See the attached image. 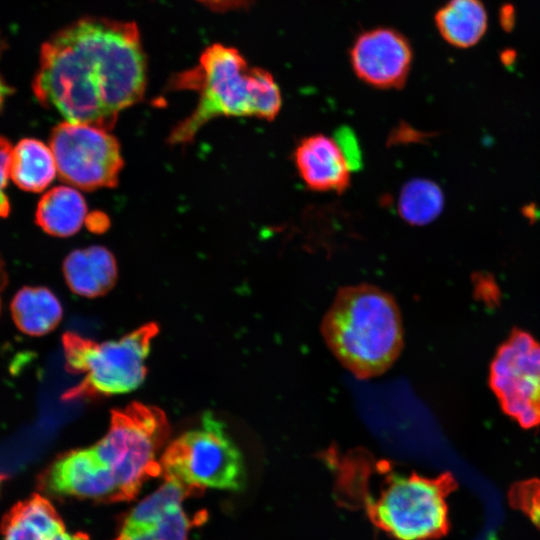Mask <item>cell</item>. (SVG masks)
<instances>
[{"instance_id": "obj_17", "label": "cell", "mask_w": 540, "mask_h": 540, "mask_svg": "<svg viewBox=\"0 0 540 540\" xmlns=\"http://www.w3.org/2000/svg\"><path fill=\"white\" fill-rule=\"evenodd\" d=\"M442 37L451 45H475L487 28V13L480 0H449L435 16Z\"/></svg>"}, {"instance_id": "obj_22", "label": "cell", "mask_w": 540, "mask_h": 540, "mask_svg": "<svg viewBox=\"0 0 540 540\" xmlns=\"http://www.w3.org/2000/svg\"><path fill=\"white\" fill-rule=\"evenodd\" d=\"M12 150L10 142L5 137L0 136V217L2 218L7 217L10 212L5 188L10 176Z\"/></svg>"}, {"instance_id": "obj_7", "label": "cell", "mask_w": 540, "mask_h": 540, "mask_svg": "<svg viewBox=\"0 0 540 540\" xmlns=\"http://www.w3.org/2000/svg\"><path fill=\"white\" fill-rule=\"evenodd\" d=\"M160 465L166 480L201 491L207 487L236 491L246 480L241 451L224 423L211 412L203 415L199 427L166 447Z\"/></svg>"}, {"instance_id": "obj_2", "label": "cell", "mask_w": 540, "mask_h": 540, "mask_svg": "<svg viewBox=\"0 0 540 540\" xmlns=\"http://www.w3.org/2000/svg\"><path fill=\"white\" fill-rule=\"evenodd\" d=\"M171 86L197 91L195 110L179 122L168 137L170 144L191 142L208 121L218 116H253L273 120L282 99L272 75L250 67L235 48L220 43L207 47L198 64L179 73Z\"/></svg>"}, {"instance_id": "obj_14", "label": "cell", "mask_w": 540, "mask_h": 540, "mask_svg": "<svg viewBox=\"0 0 540 540\" xmlns=\"http://www.w3.org/2000/svg\"><path fill=\"white\" fill-rule=\"evenodd\" d=\"M65 281L75 294L95 298L105 295L117 280L114 255L103 246H89L69 253L63 262Z\"/></svg>"}, {"instance_id": "obj_24", "label": "cell", "mask_w": 540, "mask_h": 540, "mask_svg": "<svg viewBox=\"0 0 540 540\" xmlns=\"http://www.w3.org/2000/svg\"><path fill=\"white\" fill-rule=\"evenodd\" d=\"M203 4L218 10H228L243 7L251 0H198Z\"/></svg>"}, {"instance_id": "obj_6", "label": "cell", "mask_w": 540, "mask_h": 540, "mask_svg": "<svg viewBox=\"0 0 540 540\" xmlns=\"http://www.w3.org/2000/svg\"><path fill=\"white\" fill-rule=\"evenodd\" d=\"M170 433L162 410L139 402L111 412L108 432L92 449L116 478L119 501L134 498L142 484L161 473L158 454Z\"/></svg>"}, {"instance_id": "obj_11", "label": "cell", "mask_w": 540, "mask_h": 540, "mask_svg": "<svg viewBox=\"0 0 540 540\" xmlns=\"http://www.w3.org/2000/svg\"><path fill=\"white\" fill-rule=\"evenodd\" d=\"M350 60L356 75L367 84L381 89L401 88L410 71L412 50L399 32L376 28L356 39Z\"/></svg>"}, {"instance_id": "obj_25", "label": "cell", "mask_w": 540, "mask_h": 540, "mask_svg": "<svg viewBox=\"0 0 540 540\" xmlns=\"http://www.w3.org/2000/svg\"><path fill=\"white\" fill-rule=\"evenodd\" d=\"M11 94L10 87L5 83V81L0 76V107L4 103L5 98Z\"/></svg>"}, {"instance_id": "obj_21", "label": "cell", "mask_w": 540, "mask_h": 540, "mask_svg": "<svg viewBox=\"0 0 540 540\" xmlns=\"http://www.w3.org/2000/svg\"><path fill=\"white\" fill-rule=\"evenodd\" d=\"M509 502L540 529V480L531 479L516 483L509 491Z\"/></svg>"}, {"instance_id": "obj_27", "label": "cell", "mask_w": 540, "mask_h": 540, "mask_svg": "<svg viewBox=\"0 0 540 540\" xmlns=\"http://www.w3.org/2000/svg\"><path fill=\"white\" fill-rule=\"evenodd\" d=\"M5 479H6V475L0 473V485H1V483H2Z\"/></svg>"}, {"instance_id": "obj_12", "label": "cell", "mask_w": 540, "mask_h": 540, "mask_svg": "<svg viewBox=\"0 0 540 540\" xmlns=\"http://www.w3.org/2000/svg\"><path fill=\"white\" fill-rule=\"evenodd\" d=\"M348 147L339 139L325 134L302 138L293 152L295 168L311 190L343 192L351 181L356 162L348 154Z\"/></svg>"}, {"instance_id": "obj_3", "label": "cell", "mask_w": 540, "mask_h": 540, "mask_svg": "<svg viewBox=\"0 0 540 540\" xmlns=\"http://www.w3.org/2000/svg\"><path fill=\"white\" fill-rule=\"evenodd\" d=\"M321 332L335 358L360 379L386 372L404 345L398 304L388 292L368 283L338 290Z\"/></svg>"}, {"instance_id": "obj_15", "label": "cell", "mask_w": 540, "mask_h": 540, "mask_svg": "<svg viewBox=\"0 0 540 540\" xmlns=\"http://www.w3.org/2000/svg\"><path fill=\"white\" fill-rule=\"evenodd\" d=\"M87 215L84 197L69 186H56L40 199L35 220L46 233L68 237L77 233Z\"/></svg>"}, {"instance_id": "obj_4", "label": "cell", "mask_w": 540, "mask_h": 540, "mask_svg": "<svg viewBox=\"0 0 540 540\" xmlns=\"http://www.w3.org/2000/svg\"><path fill=\"white\" fill-rule=\"evenodd\" d=\"M158 331V325L151 322L119 340L103 343L73 332L64 333L65 368L71 374H83L84 377L76 386L66 390L61 399L96 398L137 389L145 379V361Z\"/></svg>"}, {"instance_id": "obj_23", "label": "cell", "mask_w": 540, "mask_h": 540, "mask_svg": "<svg viewBox=\"0 0 540 540\" xmlns=\"http://www.w3.org/2000/svg\"><path fill=\"white\" fill-rule=\"evenodd\" d=\"M116 540H160L153 530V527H147L138 530H122Z\"/></svg>"}, {"instance_id": "obj_20", "label": "cell", "mask_w": 540, "mask_h": 540, "mask_svg": "<svg viewBox=\"0 0 540 540\" xmlns=\"http://www.w3.org/2000/svg\"><path fill=\"white\" fill-rule=\"evenodd\" d=\"M201 490L185 486L175 480H166L155 492L142 500L127 517L122 530H138L154 525L167 508Z\"/></svg>"}, {"instance_id": "obj_5", "label": "cell", "mask_w": 540, "mask_h": 540, "mask_svg": "<svg viewBox=\"0 0 540 540\" xmlns=\"http://www.w3.org/2000/svg\"><path fill=\"white\" fill-rule=\"evenodd\" d=\"M456 486L450 473L390 474L364 506L370 521L396 540H435L449 531L446 499Z\"/></svg>"}, {"instance_id": "obj_10", "label": "cell", "mask_w": 540, "mask_h": 540, "mask_svg": "<svg viewBox=\"0 0 540 540\" xmlns=\"http://www.w3.org/2000/svg\"><path fill=\"white\" fill-rule=\"evenodd\" d=\"M38 485L57 496L119 501L116 478L92 447L59 455L40 475Z\"/></svg>"}, {"instance_id": "obj_9", "label": "cell", "mask_w": 540, "mask_h": 540, "mask_svg": "<svg viewBox=\"0 0 540 540\" xmlns=\"http://www.w3.org/2000/svg\"><path fill=\"white\" fill-rule=\"evenodd\" d=\"M490 385L503 411L518 424H540V344L526 332H513L493 358Z\"/></svg>"}, {"instance_id": "obj_16", "label": "cell", "mask_w": 540, "mask_h": 540, "mask_svg": "<svg viewBox=\"0 0 540 540\" xmlns=\"http://www.w3.org/2000/svg\"><path fill=\"white\" fill-rule=\"evenodd\" d=\"M10 309L17 328L30 336L48 334L63 315L59 300L46 287H23L13 297Z\"/></svg>"}, {"instance_id": "obj_26", "label": "cell", "mask_w": 540, "mask_h": 540, "mask_svg": "<svg viewBox=\"0 0 540 540\" xmlns=\"http://www.w3.org/2000/svg\"><path fill=\"white\" fill-rule=\"evenodd\" d=\"M8 281L7 272L5 270V263L0 254V291L6 286Z\"/></svg>"}, {"instance_id": "obj_1", "label": "cell", "mask_w": 540, "mask_h": 540, "mask_svg": "<svg viewBox=\"0 0 540 540\" xmlns=\"http://www.w3.org/2000/svg\"><path fill=\"white\" fill-rule=\"evenodd\" d=\"M147 63L135 23L81 18L42 46L33 80L36 99L66 121L110 130L139 102Z\"/></svg>"}, {"instance_id": "obj_18", "label": "cell", "mask_w": 540, "mask_h": 540, "mask_svg": "<svg viewBox=\"0 0 540 540\" xmlns=\"http://www.w3.org/2000/svg\"><path fill=\"white\" fill-rule=\"evenodd\" d=\"M57 172L51 148L43 142L24 138L12 150L10 176L22 190L43 191Z\"/></svg>"}, {"instance_id": "obj_19", "label": "cell", "mask_w": 540, "mask_h": 540, "mask_svg": "<svg viewBox=\"0 0 540 540\" xmlns=\"http://www.w3.org/2000/svg\"><path fill=\"white\" fill-rule=\"evenodd\" d=\"M444 206L441 188L426 179H414L406 183L398 198L400 216L412 225H424L432 222Z\"/></svg>"}, {"instance_id": "obj_8", "label": "cell", "mask_w": 540, "mask_h": 540, "mask_svg": "<svg viewBox=\"0 0 540 540\" xmlns=\"http://www.w3.org/2000/svg\"><path fill=\"white\" fill-rule=\"evenodd\" d=\"M49 143L64 182L87 191L117 185L124 160L109 130L65 121L52 129Z\"/></svg>"}, {"instance_id": "obj_13", "label": "cell", "mask_w": 540, "mask_h": 540, "mask_svg": "<svg viewBox=\"0 0 540 540\" xmlns=\"http://www.w3.org/2000/svg\"><path fill=\"white\" fill-rule=\"evenodd\" d=\"M1 540H89L82 533L69 534L50 501L33 494L15 504L4 516Z\"/></svg>"}]
</instances>
